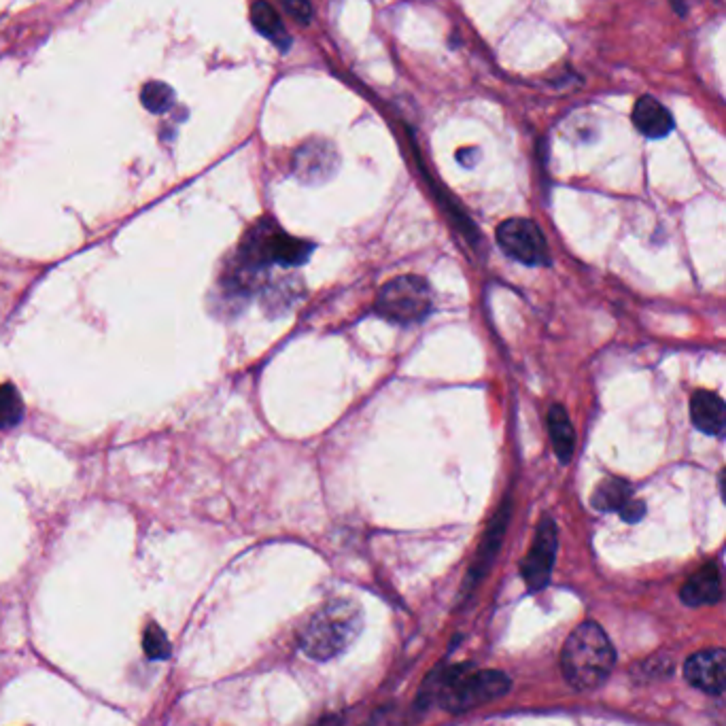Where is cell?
Returning a JSON list of instances; mask_svg holds the SVG:
<instances>
[{
	"label": "cell",
	"instance_id": "6da1fadb",
	"mask_svg": "<svg viewBox=\"0 0 726 726\" xmlns=\"http://www.w3.org/2000/svg\"><path fill=\"white\" fill-rule=\"evenodd\" d=\"M431 684L440 707L448 714H468L476 707L489 705L504 697L512 686L504 671L476 669L472 663L444 669Z\"/></svg>",
	"mask_w": 726,
	"mask_h": 726
},
{
	"label": "cell",
	"instance_id": "7a4b0ae2",
	"mask_svg": "<svg viewBox=\"0 0 726 726\" xmlns=\"http://www.w3.org/2000/svg\"><path fill=\"white\" fill-rule=\"evenodd\" d=\"M616 663V650L610 637L593 620L582 622L572 631L561 652L565 680L576 690H593L608 680Z\"/></svg>",
	"mask_w": 726,
	"mask_h": 726
},
{
	"label": "cell",
	"instance_id": "3957f363",
	"mask_svg": "<svg viewBox=\"0 0 726 726\" xmlns=\"http://www.w3.org/2000/svg\"><path fill=\"white\" fill-rule=\"evenodd\" d=\"M361 627L359 605L349 599H336L310 616L298 635V644L310 659L330 661L355 642Z\"/></svg>",
	"mask_w": 726,
	"mask_h": 726
},
{
	"label": "cell",
	"instance_id": "277c9868",
	"mask_svg": "<svg viewBox=\"0 0 726 726\" xmlns=\"http://www.w3.org/2000/svg\"><path fill=\"white\" fill-rule=\"evenodd\" d=\"M374 306L376 313L391 323H419L431 310V289L421 276H395L380 287Z\"/></svg>",
	"mask_w": 726,
	"mask_h": 726
},
{
	"label": "cell",
	"instance_id": "5b68a950",
	"mask_svg": "<svg viewBox=\"0 0 726 726\" xmlns=\"http://www.w3.org/2000/svg\"><path fill=\"white\" fill-rule=\"evenodd\" d=\"M497 242L506 255L527 266H546L550 253L540 226L531 219L514 217L499 223Z\"/></svg>",
	"mask_w": 726,
	"mask_h": 726
},
{
	"label": "cell",
	"instance_id": "8992f818",
	"mask_svg": "<svg viewBox=\"0 0 726 726\" xmlns=\"http://www.w3.org/2000/svg\"><path fill=\"white\" fill-rule=\"evenodd\" d=\"M510 516H512V499L506 497V501L497 508V512L493 514L487 529H484V533H482V540H480V546H478L476 555H474V561H472L468 574H465L463 584H461V593H459L461 601L472 597V593L478 589V584L484 578H487V574L491 572V567H493V563H495V559L499 555V550H501V544H504Z\"/></svg>",
	"mask_w": 726,
	"mask_h": 726
},
{
	"label": "cell",
	"instance_id": "52a82bcc",
	"mask_svg": "<svg viewBox=\"0 0 726 726\" xmlns=\"http://www.w3.org/2000/svg\"><path fill=\"white\" fill-rule=\"evenodd\" d=\"M557 548H559L557 523H555V518L546 514L538 523L533 544L527 552V557L521 563V576L529 591L538 593V591L546 589V584L550 582V576H552V567H555Z\"/></svg>",
	"mask_w": 726,
	"mask_h": 726
},
{
	"label": "cell",
	"instance_id": "ba28073f",
	"mask_svg": "<svg viewBox=\"0 0 726 726\" xmlns=\"http://www.w3.org/2000/svg\"><path fill=\"white\" fill-rule=\"evenodd\" d=\"M684 676L703 693H722L726 690V650H703L688 656Z\"/></svg>",
	"mask_w": 726,
	"mask_h": 726
},
{
	"label": "cell",
	"instance_id": "9c48e42d",
	"mask_svg": "<svg viewBox=\"0 0 726 726\" xmlns=\"http://www.w3.org/2000/svg\"><path fill=\"white\" fill-rule=\"evenodd\" d=\"M338 168V153L325 141H310L293 155V172L304 183H321Z\"/></svg>",
	"mask_w": 726,
	"mask_h": 726
},
{
	"label": "cell",
	"instance_id": "30bf717a",
	"mask_svg": "<svg viewBox=\"0 0 726 726\" xmlns=\"http://www.w3.org/2000/svg\"><path fill=\"white\" fill-rule=\"evenodd\" d=\"M690 421L707 436L726 434V402L712 391H695L690 397Z\"/></svg>",
	"mask_w": 726,
	"mask_h": 726
},
{
	"label": "cell",
	"instance_id": "8fae6325",
	"mask_svg": "<svg viewBox=\"0 0 726 726\" xmlns=\"http://www.w3.org/2000/svg\"><path fill=\"white\" fill-rule=\"evenodd\" d=\"M722 593H724V584L720 567L716 563H710L701 567L697 574H693L684 582L680 597L686 605H690V608H699V605L718 603L722 599Z\"/></svg>",
	"mask_w": 726,
	"mask_h": 726
},
{
	"label": "cell",
	"instance_id": "7c38bea8",
	"mask_svg": "<svg viewBox=\"0 0 726 726\" xmlns=\"http://www.w3.org/2000/svg\"><path fill=\"white\" fill-rule=\"evenodd\" d=\"M633 126L646 138H665L673 132V115L654 96L637 98L633 107Z\"/></svg>",
	"mask_w": 726,
	"mask_h": 726
},
{
	"label": "cell",
	"instance_id": "4fadbf2b",
	"mask_svg": "<svg viewBox=\"0 0 726 726\" xmlns=\"http://www.w3.org/2000/svg\"><path fill=\"white\" fill-rule=\"evenodd\" d=\"M548 434L555 446V453L561 463H569L574 457L576 448V431L572 421H569V414L561 404L550 406L548 410Z\"/></svg>",
	"mask_w": 726,
	"mask_h": 726
},
{
	"label": "cell",
	"instance_id": "5bb4252c",
	"mask_svg": "<svg viewBox=\"0 0 726 726\" xmlns=\"http://www.w3.org/2000/svg\"><path fill=\"white\" fill-rule=\"evenodd\" d=\"M251 22L255 30L266 37L270 43H274L279 49H287L291 45V39L287 34V28L281 20L279 11H276L266 0H257L251 7Z\"/></svg>",
	"mask_w": 726,
	"mask_h": 726
},
{
	"label": "cell",
	"instance_id": "9a60e30c",
	"mask_svg": "<svg viewBox=\"0 0 726 726\" xmlns=\"http://www.w3.org/2000/svg\"><path fill=\"white\" fill-rule=\"evenodd\" d=\"M633 499V489L622 478H605L597 484L591 504L599 512H620Z\"/></svg>",
	"mask_w": 726,
	"mask_h": 726
},
{
	"label": "cell",
	"instance_id": "2e32d148",
	"mask_svg": "<svg viewBox=\"0 0 726 726\" xmlns=\"http://www.w3.org/2000/svg\"><path fill=\"white\" fill-rule=\"evenodd\" d=\"M24 417V400L13 385H0V431L15 427Z\"/></svg>",
	"mask_w": 726,
	"mask_h": 726
},
{
	"label": "cell",
	"instance_id": "e0dca14e",
	"mask_svg": "<svg viewBox=\"0 0 726 726\" xmlns=\"http://www.w3.org/2000/svg\"><path fill=\"white\" fill-rule=\"evenodd\" d=\"M141 100L147 111L151 113H166L172 107V100H175V92L172 88H168L166 83L160 81H151L147 83L143 92H141Z\"/></svg>",
	"mask_w": 726,
	"mask_h": 726
},
{
	"label": "cell",
	"instance_id": "ac0fdd59",
	"mask_svg": "<svg viewBox=\"0 0 726 726\" xmlns=\"http://www.w3.org/2000/svg\"><path fill=\"white\" fill-rule=\"evenodd\" d=\"M143 650L147 654V659H151V661H166L170 656L168 635L164 633L162 627L155 625V622H151V625H147V629H145Z\"/></svg>",
	"mask_w": 726,
	"mask_h": 726
},
{
	"label": "cell",
	"instance_id": "d6986e66",
	"mask_svg": "<svg viewBox=\"0 0 726 726\" xmlns=\"http://www.w3.org/2000/svg\"><path fill=\"white\" fill-rule=\"evenodd\" d=\"M281 5L300 24H308L313 20V7H310L308 0H281Z\"/></svg>",
	"mask_w": 726,
	"mask_h": 726
},
{
	"label": "cell",
	"instance_id": "ffe728a7",
	"mask_svg": "<svg viewBox=\"0 0 726 726\" xmlns=\"http://www.w3.org/2000/svg\"><path fill=\"white\" fill-rule=\"evenodd\" d=\"M618 514L622 516V521L637 523V521H642L644 514H646V504H644V501H639V499H631L629 504L622 508Z\"/></svg>",
	"mask_w": 726,
	"mask_h": 726
},
{
	"label": "cell",
	"instance_id": "44dd1931",
	"mask_svg": "<svg viewBox=\"0 0 726 726\" xmlns=\"http://www.w3.org/2000/svg\"><path fill=\"white\" fill-rule=\"evenodd\" d=\"M669 3H671V7H673V9H676V13H678V15L686 17L688 7H690V0H669Z\"/></svg>",
	"mask_w": 726,
	"mask_h": 726
},
{
	"label": "cell",
	"instance_id": "7402d4cb",
	"mask_svg": "<svg viewBox=\"0 0 726 726\" xmlns=\"http://www.w3.org/2000/svg\"><path fill=\"white\" fill-rule=\"evenodd\" d=\"M718 482H720V495H722V501L726 504V468L720 472Z\"/></svg>",
	"mask_w": 726,
	"mask_h": 726
},
{
	"label": "cell",
	"instance_id": "603a6c76",
	"mask_svg": "<svg viewBox=\"0 0 726 726\" xmlns=\"http://www.w3.org/2000/svg\"><path fill=\"white\" fill-rule=\"evenodd\" d=\"M315 726H340V718H338V716L325 718V720H321V722H319V724H315Z\"/></svg>",
	"mask_w": 726,
	"mask_h": 726
}]
</instances>
